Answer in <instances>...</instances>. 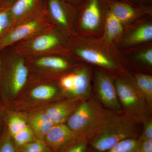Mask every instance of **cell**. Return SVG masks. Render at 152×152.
Instances as JSON below:
<instances>
[{
  "label": "cell",
  "instance_id": "1",
  "mask_svg": "<svg viewBox=\"0 0 152 152\" xmlns=\"http://www.w3.org/2000/svg\"><path fill=\"white\" fill-rule=\"evenodd\" d=\"M137 121L123 113L107 109L88 140L89 146L100 152H106L119 142L138 138Z\"/></svg>",
  "mask_w": 152,
  "mask_h": 152
},
{
  "label": "cell",
  "instance_id": "2",
  "mask_svg": "<svg viewBox=\"0 0 152 152\" xmlns=\"http://www.w3.org/2000/svg\"><path fill=\"white\" fill-rule=\"evenodd\" d=\"M107 110L91 95L80 103L68 118L67 125L77 135L88 140Z\"/></svg>",
  "mask_w": 152,
  "mask_h": 152
},
{
  "label": "cell",
  "instance_id": "3",
  "mask_svg": "<svg viewBox=\"0 0 152 152\" xmlns=\"http://www.w3.org/2000/svg\"><path fill=\"white\" fill-rule=\"evenodd\" d=\"M115 86L124 113L140 123L151 118V109L135 86L124 80H119L115 84Z\"/></svg>",
  "mask_w": 152,
  "mask_h": 152
},
{
  "label": "cell",
  "instance_id": "4",
  "mask_svg": "<svg viewBox=\"0 0 152 152\" xmlns=\"http://www.w3.org/2000/svg\"><path fill=\"white\" fill-rule=\"evenodd\" d=\"M60 43L59 37L52 27L14 45V52L24 58L50 56Z\"/></svg>",
  "mask_w": 152,
  "mask_h": 152
},
{
  "label": "cell",
  "instance_id": "5",
  "mask_svg": "<svg viewBox=\"0 0 152 152\" xmlns=\"http://www.w3.org/2000/svg\"><path fill=\"white\" fill-rule=\"evenodd\" d=\"M2 62L0 80L4 91L11 96H15L24 86L28 77V69L24 57L14 53Z\"/></svg>",
  "mask_w": 152,
  "mask_h": 152
},
{
  "label": "cell",
  "instance_id": "6",
  "mask_svg": "<svg viewBox=\"0 0 152 152\" xmlns=\"http://www.w3.org/2000/svg\"><path fill=\"white\" fill-rule=\"evenodd\" d=\"M52 27L53 25L47 15L46 8L9 31L0 40V53L7 47L14 45Z\"/></svg>",
  "mask_w": 152,
  "mask_h": 152
},
{
  "label": "cell",
  "instance_id": "7",
  "mask_svg": "<svg viewBox=\"0 0 152 152\" xmlns=\"http://www.w3.org/2000/svg\"><path fill=\"white\" fill-rule=\"evenodd\" d=\"M96 92L98 100L106 108L116 113H122L115 85L108 76L102 73L98 74L96 78Z\"/></svg>",
  "mask_w": 152,
  "mask_h": 152
},
{
  "label": "cell",
  "instance_id": "8",
  "mask_svg": "<svg viewBox=\"0 0 152 152\" xmlns=\"http://www.w3.org/2000/svg\"><path fill=\"white\" fill-rule=\"evenodd\" d=\"M47 7V0H15L11 7L12 23L10 31L42 12Z\"/></svg>",
  "mask_w": 152,
  "mask_h": 152
},
{
  "label": "cell",
  "instance_id": "9",
  "mask_svg": "<svg viewBox=\"0 0 152 152\" xmlns=\"http://www.w3.org/2000/svg\"><path fill=\"white\" fill-rule=\"evenodd\" d=\"M78 136L63 123L54 125L44 141L53 152H59Z\"/></svg>",
  "mask_w": 152,
  "mask_h": 152
},
{
  "label": "cell",
  "instance_id": "10",
  "mask_svg": "<svg viewBox=\"0 0 152 152\" xmlns=\"http://www.w3.org/2000/svg\"><path fill=\"white\" fill-rule=\"evenodd\" d=\"M67 0H47V15L50 22L67 27L73 7Z\"/></svg>",
  "mask_w": 152,
  "mask_h": 152
},
{
  "label": "cell",
  "instance_id": "11",
  "mask_svg": "<svg viewBox=\"0 0 152 152\" xmlns=\"http://www.w3.org/2000/svg\"><path fill=\"white\" fill-rule=\"evenodd\" d=\"M72 74V86L68 94L73 97L82 100L91 96L89 76L88 71L86 69L80 70Z\"/></svg>",
  "mask_w": 152,
  "mask_h": 152
},
{
  "label": "cell",
  "instance_id": "12",
  "mask_svg": "<svg viewBox=\"0 0 152 152\" xmlns=\"http://www.w3.org/2000/svg\"><path fill=\"white\" fill-rule=\"evenodd\" d=\"M38 67L53 71H62L69 66L67 62L53 55L25 58Z\"/></svg>",
  "mask_w": 152,
  "mask_h": 152
},
{
  "label": "cell",
  "instance_id": "13",
  "mask_svg": "<svg viewBox=\"0 0 152 152\" xmlns=\"http://www.w3.org/2000/svg\"><path fill=\"white\" fill-rule=\"evenodd\" d=\"M79 105H77L73 103L61 104L50 108L45 113L54 125L63 124L68 119Z\"/></svg>",
  "mask_w": 152,
  "mask_h": 152
},
{
  "label": "cell",
  "instance_id": "14",
  "mask_svg": "<svg viewBox=\"0 0 152 152\" xmlns=\"http://www.w3.org/2000/svg\"><path fill=\"white\" fill-rule=\"evenodd\" d=\"M30 124L33 132L38 140L44 141L47 134L54 126L45 113L35 115L31 118Z\"/></svg>",
  "mask_w": 152,
  "mask_h": 152
},
{
  "label": "cell",
  "instance_id": "15",
  "mask_svg": "<svg viewBox=\"0 0 152 152\" xmlns=\"http://www.w3.org/2000/svg\"><path fill=\"white\" fill-rule=\"evenodd\" d=\"M110 6V10L121 22L129 20L137 14V10L126 3L112 1Z\"/></svg>",
  "mask_w": 152,
  "mask_h": 152
},
{
  "label": "cell",
  "instance_id": "16",
  "mask_svg": "<svg viewBox=\"0 0 152 152\" xmlns=\"http://www.w3.org/2000/svg\"><path fill=\"white\" fill-rule=\"evenodd\" d=\"M136 87L147 103L152 109V77L145 74H138L136 76Z\"/></svg>",
  "mask_w": 152,
  "mask_h": 152
},
{
  "label": "cell",
  "instance_id": "17",
  "mask_svg": "<svg viewBox=\"0 0 152 152\" xmlns=\"http://www.w3.org/2000/svg\"><path fill=\"white\" fill-rule=\"evenodd\" d=\"M78 55L87 61L105 67L112 68L114 64L111 61L99 52L90 49H81L77 50Z\"/></svg>",
  "mask_w": 152,
  "mask_h": 152
},
{
  "label": "cell",
  "instance_id": "18",
  "mask_svg": "<svg viewBox=\"0 0 152 152\" xmlns=\"http://www.w3.org/2000/svg\"><path fill=\"white\" fill-rule=\"evenodd\" d=\"M13 3L6 2L0 4V40L10 29L12 23L11 7Z\"/></svg>",
  "mask_w": 152,
  "mask_h": 152
},
{
  "label": "cell",
  "instance_id": "19",
  "mask_svg": "<svg viewBox=\"0 0 152 152\" xmlns=\"http://www.w3.org/2000/svg\"><path fill=\"white\" fill-rule=\"evenodd\" d=\"M106 23V32L109 39L115 37L122 32V22L110 10L108 12Z\"/></svg>",
  "mask_w": 152,
  "mask_h": 152
},
{
  "label": "cell",
  "instance_id": "20",
  "mask_svg": "<svg viewBox=\"0 0 152 152\" xmlns=\"http://www.w3.org/2000/svg\"><path fill=\"white\" fill-rule=\"evenodd\" d=\"M56 93V88L53 86L42 85L34 88L31 92V96L35 99L45 100L53 97Z\"/></svg>",
  "mask_w": 152,
  "mask_h": 152
},
{
  "label": "cell",
  "instance_id": "21",
  "mask_svg": "<svg viewBox=\"0 0 152 152\" xmlns=\"http://www.w3.org/2000/svg\"><path fill=\"white\" fill-rule=\"evenodd\" d=\"M138 138L126 139L118 143L106 152H139Z\"/></svg>",
  "mask_w": 152,
  "mask_h": 152
},
{
  "label": "cell",
  "instance_id": "22",
  "mask_svg": "<svg viewBox=\"0 0 152 152\" xmlns=\"http://www.w3.org/2000/svg\"><path fill=\"white\" fill-rule=\"evenodd\" d=\"M88 146V139L78 136L59 152H86Z\"/></svg>",
  "mask_w": 152,
  "mask_h": 152
},
{
  "label": "cell",
  "instance_id": "23",
  "mask_svg": "<svg viewBox=\"0 0 152 152\" xmlns=\"http://www.w3.org/2000/svg\"><path fill=\"white\" fill-rule=\"evenodd\" d=\"M11 137L16 148L37 140L33 131L29 126L12 136Z\"/></svg>",
  "mask_w": 152,
  "mask_h": 152
},
{
  "label": "cell",
  "instance_id": "24",
  "mask_svg": "<svg viewBox=\"0 0 152 152\" xmlns=\"http://www.w3.org/2000/svg\"><path fill=\"white\" fill-rule=\"evenodd\" d=\"M16 152H53L45 142L37 140L16 148Z\"/></svg>",
  "mask_w": 152,
  "mask_h": 152
},
{
  "label": "cell",
  "instance_id": "25",
  "mask_svg": "<svg viewBox=\"0 0 152 152\" xmlns=\"http://www.w3.org/2000/svg\"><path fill=\"white\" fill-rule=\"evenodd\" d=\"M9 134L11 137L28 126L24 120L17 115L11 116L8 122Z\"/></svg>",
  "mask_w": 152,
  "mask_h": 152
},
{
  "label": "cell",
  "instance_id": "26",
  "mask_svg": "<svg viewBox=\"0 0 152 152\" xmlns=\"http://www.w3.org/2000/svg\"><path fill=\"white\" fill-rule=\"evenodd\" d=\"M152 38V25H146L138 29L132 36L131 40L134 42H140L150 40Z\"/></svg>",
  "mask_w": 152,
  "mask_h": 152
},
{
  "label": "cell",
  "instance_id": "27",
  "mask_svg": "<svg viewBox=\"0 0 152 152\" xmlns=\"http://www.w3.org/2000/svg\"><path fill=\"white\" fill-rule=\"evenodd\" d=\"M0 152H16L11 136L8 133L0 137Z\"/></svg>",
  "mask_w": 152,
  "mask_h": 152
},
{
  "label": "cell",
  "instance_id": "28",
  "mask_svg": "<svg viewBox=\"0 0 152 152\" xmlns=\"http://www.w3.org/2000/svg\"><path fill=\"white\" fill-rule=\"evenodd\" d=\"M142 132L138 139L140 141L152 139V119L150 118L142 123Z\"/></svg>",
  "mask_w": 152,
  "mask_h": 152
},
{
  "label": "cell",
  "instance_id": "29",
  "mask_svg": "<svg viewBox=\"0 0 152 152\" xmlns=\"http://www.w3.org/2000/svg\"><path fill=\"white\" fill-rule=\"evenodd\" d=\"M139 152H152V139L140 141Z\"/></svg>",
  "mask_w": 152,
  "mask_h": 152
},
{
  "label": "cell",
  "instance_id": "30",
  "mask_svg": "<svg viewBox=\"0 0 152 152\" xmlns=\"http://www.w3.org/2000/svg\"><path fill=\"white\" fill-rule=\"evenodd\" d=\"M142 58L145 62L150 65L152 64V50L151 49L148 50L142 55Z\"/></svg>",
  "mask_w": 152,
  "mask_h": 152
},
{
  "label": "cell",
  "instance_id": "31",
  "mask_svg": "<svg viewBox=\"0 0 152 152\" xmlns=\"http://www.w3.org/2000/svg\"><path fill=\"white\" fill-rule=\"evenodd\" d=\"M86 152H100L97 151H96V150L93 149L91 148V147L88 146V150Z\"/></svg>",
  "mask_w": 152,
  "mask_h": 152
},
{
  "label": "cell",
  "instance_id": "32",
  "mask_svg": "<svg viewBox=\"0 0 152 152\" xmlns=\"http://www.w3.org/2000/svg\"><path fill=\"white\" fill-rule=\"evenodd\" d=\"M15 0H0V4L6 2H14Z\"/></svg>",
  "mask_w": 152,
  "mask_h": 152
},
{
  "label": "cell",
  "instance_id": "33",
  "mask_svg": "<svg viewBox=\"0 0 152 152\" xmlns=\"http://www.w3.org/2000/svg\"><path fill=\"white\" fill-rule=\"evenodd\" d=\"M2 65V61L0 56V77H1V72Z\"/></svg>",
  "mask_w": 152,
  "mask_h": 152
},
{
  "label": "cell",
  "instance_id": "34",
  "mask_svg": "<svg viewBox=\"0 0 152 152\" xmlns=\"http://www.w3.org/2000/svg\"><path fill=\"white\" fill-rule=\"evenodd\" d=\"M67 1L71 2L77 3H79V2L81 1L82 0H67Z\"/></svg>",
  "mask_w": 152,
  "mask_h": 152
},
{
  "label": "cell",
  "instance_id": "35",
  "mask_svg": "<svg viewBox=\"0 0 152 152\" xmlns=\"http://www.w3.org/2000/svg\"><path fill=\"white\" fill-rule=\"evenodd\" d=\"M142 1H149V0H142Z\"/></svg>",
  "mask_w": 152,
  "mask_h": 152
}]
</instances>
